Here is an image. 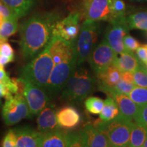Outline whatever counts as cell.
I'll return each instance as SVG.
<instances>
[{
	"label": "cell",
	"mask_w": 147,
	"mask_h": 147,
	"mask_svg": "<svg viewBox=\"0 0 147 147\" xmlns=\"http://www.w3.org/2000/svg\"><path fill=\"white\" fill-rule=\"evenodd\" d=\"M59 19L57 14L51 12L37 14L24 22L21 27L20 47L25 59H33L45 49Z\"/></svg>",
	"instance_id": "obj_1"
},
{
	"label": "cell",
	"mask_w": 147,
	"mask_h": 147,
	"mask_svg": "<svg viewBox=\"0 0 147 147\" xmlns=\"http://www.w3.org/2000/svg\"><path fill=\"white\" fill-rule=\"evenodd\" d=\"M55 65L52 57L45 48L22 67L19 77L46 90Z\"/></svg>",
	"instance_id": "obj_2"
},
{
	"label": "cell",
	"mask_w": 147,
	"mask_h": 147,
	"mask_svg": "<svg viewBox=\"0 0 147 147\" xmlns=\"http://www.w3.org/2000/svg\"><path fill=\"white\" fill-rule=\"evenodd\" d=\"M97 82V78L87 69H75L64 87L62 97L69 102H81L92 93Z\"/></svg>",
	"instance_id": "obj_3"
},
{
	"label": "cell",
	"mask_w": 147,
	"mask_h": 147,
	"mask_svg": "<svg viewBox=\"0 0 147 147\" xmlns=\"http://www.w3.org/2000/svg\"><path fill=\"white\" fill-rule=\"evenodd\" d=\"M94 125L106 136L111 147H128L130 135L135 123L119 114L113 120H100Z\"/></svg>",
	"instance_id": "obj_4"
},
{
	"label": "cell",
	"mask_w": 147,
	"mask_h": 147,
	"mask_svg": "<svg viewBox=\"0 0 147 147\" xmlns=\"http://www.w3.org/2000/svg\"><path fill=\"white\" fill-rule=\"evenodd\" d=\"M99 35V25L97 21L85 19L80 27L76 42L77 65H80L89 58L94 49Z\"/></svg>",
	"instance_id": "obj_5"
},
{
	"label": "cell",
	"mask_w": 147,
	"mask_h": 147,
	"mask_svg": "<svg viewBox=\"0 0 147 147\" xmlns=\"http://www.w3.org/2000/svg\"><path fill=\"white\" fill-rule=\"evenodd\" d=\"M32 117V114L23 95L16 94L5 99L2 108V118L5 125H13L22 119Z\"/></svg>",
	"instance_id": "obj_6"
},
{
	"label": "cell",
	"mask_w": 147,
	"mask_h": 147,
	"mask_svg": "<svg viewBox=\"0 0 147 147\" xmlns=\"http://www.w3.org/2000/svg\"><path fill=\"white\" fill-rule=\"evenodd\" d=\"M117 55L104 39L94 47L87 60L90 67L97 75L115 63Z\"/></svg>",
	"instance_id": "obj_7"
},
{
	"label": "cell",
	"mask_w": 147,
	"mask_h": 147,
	"mask_svg": "<svg viewBox=\"0 0 147 147\" xmlns=\"http://www.w3.org/2000/svg\"><path fill=\"white\" fill-rule=\"evenodd\" d=\"M77 66V60L56 64L51 73L46 91L51 95H57L64 89Z\"/></svg>",
	"instance_id": "obj_8"
},
{
	"label": "cell",
	"mask_w": 147,
	"mask_h": 147,
	"mask_svg": "<svg viewBox=\"0 0 147 147\" xmlns=\"http://www.w3.org/2000/svg\"><path fill=\"white\" fill-rule=\"evenodd\" d=\"M109 23L105 34V40L117 54H121L126 51L123 45V38L130 29L127 18L123 16L113 18Z\"/></svg>",
	"instance_id": "obj_9"
},
{
	"label": "cell",
	"mask_w": 147,
	"mask_h": 147,
	"mask_svg": "<svg viewBox=\"0 0 147 147\" xmlns=\"http://www.w3.org/2000/svg\"><path fill=\"white\" fill-rule=\"evenodd\" d=\"M76 42L67 41L58 36H52L46 49L56 65L62 62L77 60Z\"/></svg>",
	"instance_id": "obj_10"
},
{
	"label": "cell",
	"mask_w": 147,
	"mask_h": 147,
	"mask_svg": "<svg viewBox=\"0 0 147 147\" xmlns=\"http://www.w3.org/2000/svg\"><path fill=\"white\" fill-rule=\"evenodd\" d=\"M80 14L71 12L63 19H59L53 30V36H58L67 41L76 42L80 30Z\"/></svg>",
	"instance_id": "obj_11"
},
{
	"label": "cell",
	"mask_w": 147,
	"mask_h": 147,
	"mask_svg": "<svg viewBox=\"0 0 147 147\" xmlns=\"http://www.w3.org/2000/svg\"><path fill=\"white\" fill-rule=\"evenodd\" d=\"M82 10L85 19L97 22L113 19L111 0H83Z\"/></svg>",
	"instance_id": "obj_12"
},
{
	"label": "cell",
	"mask_w": 147,
	"mask_h": 147,
	"mask_svg": "<svg viewBox=\"0 0 147 147\" xmlns=\"http://www.w3.org/2000/svg\"><path fill=\"white\" fill-rule=\"evenodd\" d=\"M47 91L27 81L23 96L32 115H38L48 105L50 98Z\"/></svg>",
	"instance_id": "obj_13"
},
{
	"label": "cell",
	"mask_w": 147,
	"mask_h": 147,
	"mask_svg": "<svg viewBox=\"0 0 147 147\" xmlns=\"http://www.w3.org/2000/svg\"><path fill=\"white\" fill-rule=\"evenodd\" d=\"M112 97L117 103L119 109V114L127 118L135 119L136 117L139 107L134 103L128 95L123 94L115 91L113 88L105 87L99 89Z\"/></svg>",
	"instance_id": "obj_14"
},
{
	"label": "cell",
	"mask_w": 147,
	"mask_h": 147,
	"mask_svg": "<svg viewBox=\"0 0 147 147\" xmlns=\"http://www.w3.org/2000/svg\"><path fill=\"white\" fill-rule=\"evenodd\" d=\"M80 134L84 147H111L106 136L95 125L87 124L80 130Z\"/></svg>",
	"instance_id": "obj_15"
},
{
	"label": "cell",
	"mask_w": 147,
	"mask_h": 147,
	"mask_svg": "<svg viewBox=\"0 0 147 147\" xmlns=\"http://www.w3.org/2000/svg\"><path fill=\"white\" fill-rule=\"evenodd\" d=\"M38 129L41 133H47L60 127L57 119V110L54 105L47 106L38 114Z\"/></svg>",
	"instance_id": "obj_16"
},
{
	"label": "cell",
	"mask_w": 147,
	"mask_h": 147,
	"mask_svg": "<svg viewBox=\"0 0 147 147\" xmlns=\"http://www.w3.org/2000/svg\"><path fill=\"white\" fill-rule=\"evenodd\" d=\"M16 134V147H39L41 132L30 127L14 129Z\"/></svg>",
	"instance_id": "obj_17"
},
{
	"label": "cell",
	"mask_w": 147,
	"mask_h": 147,
	"mask_svg": "<svg viewBox=\"0 0 147 147\" xmlns=\"http://www.w3.org/2000/svg\"><path fill=\"white\" fill-rule=\"evenodd\" d=\"M57 119L60 127L72 129L80 123L81 116L76 108L67 106L57 111Z\"/></svg>",
	"instance_id": "obj_18"
},
{
	"label": "cell",
	"mask_w": 147,
	"mask_h": 147,
	"mask_svg": "<svg viewBox=\"0 0 147 147\" xmlns=\"http://www.w3.org/2000/svg\"><path fill=\"white\" fill-rule=\"evenodd\" d=\"M121 71L115 64L109 66L108 68L96 75L98 89L109 87L113 88L120 81Z\"/></svg>",
	"instance_id": "obj_19"
},
{
	"label": "cell",
	"mask_w": 147,
	"mask_h": 147,
	"mask_svg": "<svg viewBox=\"0 0 147 147\" xmlns=\"http://www.w3.org/2000/svg\"><path fill=\"white\" fill-rule=\"evenodd\" d=\"M115 65L120 70L123 71H129L134 73L141 67L142 63L139 60L134 52L125 51L121 53L120 57H117L115 62Z\"/></svg>",
	"instance_id": "obj_20"
},
{
	"label": "cell",
	"mask_w": 147,
	"mask_h": 147,
	"mask_svg": "<svg viewBox=\"0 0 147 147\" xmlns=\"http://www.w3.org/2000/svg\"><path fill=\"white\" fill-rule=\"evenodd\" d=\"M67 134L59 129L42 133L39 147H67Z\"/></svg>",
	"instance_id": "obj_21"
},
{
	"label": "cell",
	"mask_w": 147,
	"mask_h": 147,
	"mask_svg": "<svg viewBox=\"0 0 147 147\" xmlns=\"http://www.w3.org/2000/svg\"><path fill=\"white\" fill-rule=\"evenodd\" d=\"M14 11L19 18L26 16L36 2V0H0Z\"/></svg>",
	"instance_id": "obj_22"
},
{
	"label": "cell",
	"mask_w": 147,
	"mask_h": 147,
	"mask_svg": "<svg viewBox=\"0 0 147 147\" xmlns=\"http://www.w3.org/2000/svg\"><path fill=\"white\" fill-rule=\"evenodd\" d=\"M147 138V127L136 123L130 135L128 147H142Z\"/></svg>",
	"instance_id": "obj_23"
},
{
	"label": "cell",
	"mask_w": 147,
	"mask_h": 147,
	"mask_svg": "<svg viewBox=\"0 0 147 147\" xmlns=\"http://www.w3.org/2000/svg\"><path fill=\"white\" fill-rule=\"evenodd\" d=\"M119 109L117 103L112 97L108 95L104 101V108L100 113V120L109 121L115 119L119 115Z\"/></svg>",
	"instance_id": "obj_24"
},
{
	"label": "cell",
	"mask_w": 147,
	"mask_h": 147,
	"mask_svg": "<svg viewBox=\"0 0 147 147\" xmlns=\"http://www.w3.org/2000/svg\"><path fill=\"white\" fill-rule=\"evenodd\" d=\"M18 17L5 18L0 27V39L7 41L9 37L15 34L18 28Z\"/></svg>",
	"instance_id": "obj_25"
},
{
	"label": "cell",
	"mask_w": 147,
	"mask_h": 147,
	"mask_svg": "<svg viewBox=\"0 0 147 147\" xmlns=\"http://www.w3.org/2000/svg\"><path fill=\"white\" fill-rule=\"evenodd\" d=\"M129 29L147 32V12H138L127 18Z\"/></svg>",
	"instance_id": "obj_26"
},
{
	"label": "cell",
	"mask_w": 147,
	"mask_h": 147,
	"mask_svg": "<svg viewBox=\"0 0 147 147\" xmlns=\"http://www.w3.org/2000/svg\"><path fill=\"white\" fill-rule=\"evenodd\" d=\"M128 96L139 108L142 107L147 104V88L136 86Z\"/></svg>",
	"instance_id": "obj_27"
},
{
	"label": "cell",
	"mask_w": 147,
	"mask_h": 147,
	"mask_svg": "<svg viewBox=\"0 0 147 147\" xmlns=\"http://www.w3.org/2000/svg\"><path fill=\"white\" fill-rule=\"evenodd\" d=\"M86 109L91 114H100L104 106V102L100 97H89L84 102Z\"/></svg>",
	"instance_id": "obj_28"
},
{
	"label": "cell",
	"mask_w": 147,
	"mask_h": 147,
	"mask_svg": "<svg viewBox=\"0 0 147 147\" xmlns=\"http://www.w3.org/2000/svg\"><path fill=\"white\" fill-rule=\"evenodd\" d=\"M111 10L113 18L125 16L126 5L123 0H111Z\"/></svg>",
	"instance_id": "obj_29"
},
{
	"label": "cell",
	"mask_w": 147,
	"mask_h": 147,
	"mask_svg": "<svg viewBox=\"0 0 147 147\" xmlns=\"http://www.w3.org/2000/svg\"><path fill=\"white\" fill-rule=\"evenodd\" d=\"M134 82L138 87L147 88V76L143 69V63L141 67L134 73Z\"/></svg>",
	"instance_id": "obj_30"
},
{
	"label": "cell",
	"mask_w": 147,
	"mask_h": 147,
	"mask_svg": "<svg viewBox=\"0 0 147 147\" xmlns=\"http://www.w3.org/2000/svg\"><path fill=\"white\" fill-rule=\"evenodd\" d=\"M67 147H84L80 133L69 132L67 134Z\"/></svg>",
	"instance_id": "obj_31"
},
{
	"label": "cell",
	"mask_w": 147,
	"mask_h": 147,
	"mask_svg": "<svg viewBox=\"0 0 147 147\" xmlns=\"http://www.w3.org/2000/svg\"><path fill=\"white\" fill-rule=\"evenodd\" d=\"M123 45L126 51L134 53V51H136L140 46V44L136 38L127 34L123 38Z\"/></svg>",
	"instance_id": "obj_32"
},
{
	"label": "cell",
	"mask_w": 147,
	"mask_h": 147,
	"mask_svg": "<svg viewBox=\"0 0 147 147\" xmlns=\"http://www.w3.org/2000/svg\"><path fill=\"white\" fill-rule=\"evenodd\" d=\"M136 85L134 84L125 82L124 80L121 79L120 81L113 88L115 91H118L119 93L128 95L131 93V91L134 89Z\"/></svg>",
	"instance_id": "obj_33"
},
{
	"label": "cell",
	"mask_w": 147,
	"mask_h": 147,
	"mask_svg": "<svg viewBox=\"0 0 147 147\" xmlns=\"http://www.w3.org/2000/svg\"><path fill=\"white\" fill-rule=\"evenodd\" d=\"M2 147H16V134L15 129H10L5 134L2 141Z\"/></svg>",
	"instance_id": "obj_34"
},
{
	"label": "cell",
	"mask_w": 147,
	"mask_h": 147,
	"mask_svg": "<svg viewBox=\"0 0 147 147\" xmlns=\"http://www.w3.org/2000/svg\"><path fill=\"white\" fill-rule=\"evenodd\" d=\"M0 55L5 57L10 58L13 61L15 58L13 49L6 41H3L0 44Z\"/></svg>",
	"instance_id": "obj_35"
},
{
	"label": "cell",
	"mask_w": 147,
	"mask_h": 147,
	"mask_svg": "<svg viewBox=\"0 0 147 147\" xmlns=\"http://www.w3.org/2000/svg\"><path fill=\"white\" fill-rule=\"evenodd\" d=\"M134 120L136 121V123L147 127V104L139 108L138 112Z\"/></svg>",
	"instance_id": "obj_36"
},
{
	"label": "cell",
	"mask_w": 147,
	"mask_h": 147,
	"mask_svg": "<svg viewBox=\"0 0 147 147\" xmlns=\"http://www.w3.org/2000/svg\"><path fill=\"white\" fill-rule=\"evenodd\" d=\"M0 15L4 18H8L12 17H18L17 14L14 11H13L8 5L4 4L0 1Z\"/></svg>",
	"instance_id": "obj_37"
},
{
	"label": "cell",
	"mask_w": 147,
	"mask_h": 147,
	"mask_svg": "<svg viewBox=\"0 0 147 147\" xmlns=\"http://www.w3.org/2000/svg\"><path fill=\"white\" fill-rule=\"evenodd\" d=\"M136 55L139 60L144 65L147 64V45H140L137 49Z\"/></svg>",
	"instance_id": "obj_38"
},
{
	"label": "cell",
	"mask_w": 147,
	"mask_h": 147,
	"mask_svg": "<svg viewBox=\"0 0 147 147\" xmlns=\"http://www.w3.org/2000/svg\"><path fill=\"white\" fill-rule=\"evenodd\" d=\"M13 96L9 93L5 83L0 82V100L1 97H5V99H8L9 97Z\"/></svg>",
	"instance_id": "obj_39"
},
{
	"label": "cell",
	"mask_w": 147,
	"mask_h": 147,
	"mask_svg": "<svg viewBox=\"0 0 147 147\" xmlns=\"http://www.w3.org/2000/svg\"><path fill=\"white\" fill-rule=\"evenodd\" d=\"M10 80L11 78L3 68V66L0 65V82H3V83H7Z\"/></svg>",
	"instance_id": "obj_40"
},
{
	"label": "cell",
	"mask_w": 147,
	"mask_h": 147,
	"mask_svg": "<svg viewBox=\"0 0 147 147\" xmlns=\"http://www.w3.org/2000/svg\"><path fill=\"white\" fill-rule=\"evenodd\" d=\"M121 80H124L125 82L129 83H133L134 82V73L129 71H123L121 73Z\"/></svg>",
	"instance_id": "obj_41"
},
{
	"label": "cell",
	"mask_w": 147,
	"mask_h": 147,
	"mask_svg": "<svg viewBox=\"0 0 147 147\" xmlns=\"http://www.w3.org/2000/svg\"><path fill=\"white\" fill-rule=\"evenodd\" d=\"M13 61L12 59H10V58L5 57H3L2 55H0V65L1 66H4L7 64H8L9 63H11Z\"/></svg>",
	"instance_id": "obj_42"
},
{
	"label": "cell",
	"mask_w": 147,
	"mask_h": 147,
	"mask_svg": "<svg viewBox=\"0 0 147 147\" xmlns=\"http://www.w3.org/2000/svg\"><path fill=\"white\" fill-rule=\"evenodd\" d=\"M4 19L5 18H3L2 16H1V15H0V27H1V24H2V23H3V21H4Z\"/></svg>",
	"instance_id": "obj_43"
},
{
	"label": "cell",
	"mask_w": 147,
	"mask_h": 147,
	"mask_svg": "<svg viewBox=\"0 0 147 147\" xmlns=\"http://www.w3.org/2000/svg\"><path fill=\"white\" fill-rule=\"evenodd\" d=\"M143 69H144L145 73H146V76H147V67L144 65V64H143Z\"/></svg>",
	"instance_id": "obj_44"
},
{
	"label": "cell",
	"mask_w": 147,
	"mask_h": 147,
	"mask_svg": "<svg viewBox=\"0 0 147 147\" xmlns=\"http://www.w3.org/2000/svg\"><path fill=\"white\" fill-rule=\"evenodd\" d=\"M142 147H147V138L146 139V140H145V142L144 143V145H143Z\"/></svg>",
	"instance_id": "obj_45"
},
{
	"label": "cell",
	"mask_w": 147,
	"mask_h": 147,
	"mask_svg": "<svg viewBox=\"0 0 147 147\" xmlns=\"http://www.w3.org/2000/svg\"><path fill=\"white\" fill-rule=\"evenodd\" d=\"M131 1H147V0H131Z\"/></svg>",
	"instance_id": "obj_46"
},
{
	"label": "cell",
	"mask_w": 147,
	"mask_h": 147,
	"mask_svg": "<svg viewBox=\"0 0 147 147\" xmlns=\"http://www.w3.org/2000/svg\"><path fill=\"white\" fill-rule=\"evenodd\" d=\"M3 41H5V40H3L0 39V44H1V42H3Z\"/></svg>",
	"instance_id": "obj_47"
},
{
	"label": "cell",
	"mask_w": 147,
	"mask_h": 147,
	"mask_svg": "<svg viewBox=\"0 0 147 147\" xmlns=\"http://www.w3.org/2000/svg\"><path fill=\"white\" fill-rule=\"evenodd\" d=\"M1 100H0V107H1Z\"/></svg>",
	"instance_id": "obj_48"
},
{
	"label": "cell",
	"mask_w": 147,
	"mask_h": 147,
	"mask_svg": "<svg viewBox=\"0 0 147 147\" xmlns=\"http://www.w3.org/2000/svg\"><path fill=\"white\" fill-rule=\"evenodd\" d=\"M146 37H147V32H146Z\"/></svg>",
	"instance_id": "obj_49"
},
{
	"label": "cell",
	"mask_w": 147,
	"mask_h": 147,
	"mask_svg": "<svg viewBox=\"0 0 147 147\" xmlns=\"http://www.w3.org/2000/svg\"><path fill=\"white\" fill-rule=\"evenodd\" d=\"M146 65V67H147V64H146V65Z\"/></svg>",
	"instance_id": "obj_50"
}]
</instances>
